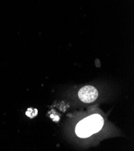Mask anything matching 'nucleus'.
<instances>
[{
	"label": "nucleus",
	"mask_w": 134,
	"mask_h": 151,
	"mask_svg": "<svg viewBox=\"0 0 134 151\" xmlns=\"http://www.w3.org/2000/svg\"><path fill=\"white\" fill-rule=\"evenodd\" d=\"M78 97L81 101L85 103H91L98 97V92L95 87L92 86H84L80 90Z\"/></svg>",
	"instance_id": "nucleus-2"
},
{
	"label": "nucleus",
	"mask_w": 134,
	"mask_h": 151,
	"mask_svg": "<svg viewBox=\"0 0 134 151\" xmlns=\"http://www.w3.org/2000/svg\"><path fill=\"white\" fill-rule=\"evenodd\" d=\"M103 119L99 114H93L84 119L77 125L75 132L78 137L86 138L99 132L103 127Z\"/></svg>",
	"instance_id": "nucleus-1"
},
{
	"label": "nucleus",
	"mask_w": 134,
	"mask_h": 151,
	"mask_svg": "<svg viewBox=\"0 0 134 151\" xmlns=\"http://www.w3.org/2000/svg\"><path fill=\"white\" fill-rule=\"evenodd\" d=\"M38 114V110L36 109L29 108L25 113V114L29 118H34Z\"/></svg>",
	"instance_id": "nucleus-3"
}]
</instances>
